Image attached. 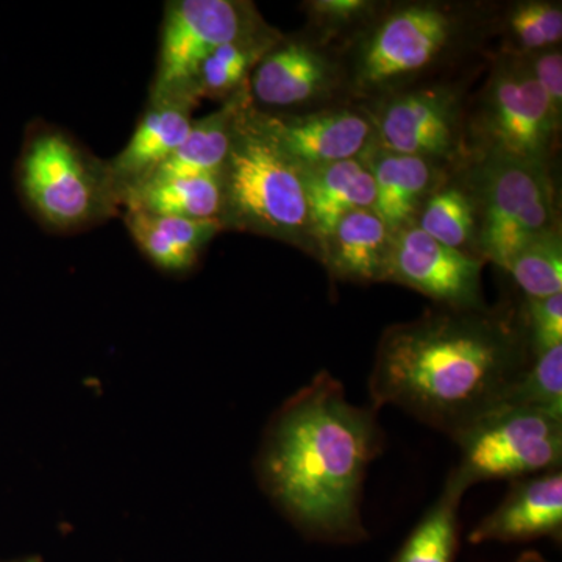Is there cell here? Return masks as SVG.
Returning <instances> with one entry per match:
<instances>
[{
  "mask_svg": "<svg viewBox=\"0 0 562 562\" xmlns=\"http://www.w3.org/2000/svg\"><path fill=\"white\" fill-rule=\"evenodd\" d=\"M128 209L158 216L192 221H222L224 179L222 173L146 180L122 194Z\"/></svg>",
  "mask_w": 562,
  "mask_h": 562,
  "instance_id": "18",
  "label": "cell"
},
{
  "mask_svg": "<svg viewBox=\"0 0 562 562\" xmlns=\"http://www.w3.org/2000/svg\"><path fill=\"white\" fill-rule=\"evenodd\" d=\"M506 271L512 273L528 299L562 294V246L557 231L524 247Z\"/></svg>",
  "mask_w": 562,
  "mask_h": 562,
  "instance_id": "24",
  "label": "cell"
},
{
  "mask_svg": "<svg viewBox=\"0 0 562 562\" xmlns=\"http://www.w3.org/2000/svg\"><path fill=\"white\" fill-rule=\"evenodd\" d=\"M452 33V22L435 7L414 5L391 14L362 54L361 77L383 85L430 65Z\"/></svg>",
  "mask_w": 562,
  "mask_h": 562,
  "instance_id": "10",
  "label": "cell"
},
{
  "mask_svg": "<svg viewBox=\"0 0 562 562\" xmlns=\"http://www.w3.org/2000/svg\"><path fill=\"white\" fill-rule=\"evenodd\" d=\"M392 235L372 210L347 214L328 239L333 272L347 280H384Z\"/></svg>",
  "mask_w": 562,
  "mask_h": 562,
  "instance_id": "20",
  "label": "cell"
},
{
  "mask_svg": "<svg viewBox=\"0 0 562 562\" xmlns=\"http://www.w3.org/2000/svg\"><path fill=\"white\" fill-rule=\"evenodd\" d=\"M330 66L302 43L277 47L258 61L251 91L265 105L291 106L317 98L330 83Z\"/></svg>",
  "mask_w": 562,
  "mask_h": 562,
  "instance_id": "17",
  "label": "cell"
},
{
  "mask_svg": "<svg viewBox=\"0 0 562 562\" xmlns=\"http://www.w3.org/2000/svg\"><path fill=\"white\" fill-rule=\"evenodd\" d=\"M558 122L530 69L502 70L492 81L483 124L495 158L543 168Z\"/></svg>",
  "mask_w": 562,
  "mask_h": 562,
  "instance_id": "8",
  "label": "cell"
},
{
  "mask_svg": "<svg viewBox=\"0 0 562 562\" xmlns=\"http://www.w3.org/2000/svg\"><path fill=\"white\" fill-rule=\"evenodd\" d=\"M0 562H40L38 558H24V560H9V561H2Z\"/></svg>",
  "mask_w": 562,
  "mask_h": 562,
  "instance_id": "32",
  "label": "cell"
},
{
  "mask_svg": "<svg viewBox=\"0 0 562 562\" xmlns=\"http://www.w3.org/2000/svg\"><path fill=\"white\" fill-rule=\"evenodd\" d=\"M376 409L353 405L328 372L292 394L272 414L255 458L266 497L299 531L327 542L368 536L362 487L383 449Z\"/></svg>",
  "mask_w": 562,
  "mask_h": 562,
  "instance_id": "1",
  "label": "cell"
},
{
  "mask_svg": "<svg viewBox=\"0 0 562 562\" xmlns=\"http://www.w3.org/2000/svg\"><path fill=\"white\" fill-rule=\"evenodd\" d=\"M468 487L450 473L435 505L414 528L395 562H453L460 535V505Z\"/></svg>",
  "mask_w": 562,
  "mask_h": 562,
  "instance_id": "22",
  "label": "cell"
},
{
  "mask_svg": "<svg viewBox=\"0 0 562 562\" xmlns=\"http://www.w3.org/2000/svg\"><path fill=\"white\" fill-rule=\"evenodd\" d=\"M250 24L246 7L232 0H177L168 3L151 98L173 92L188 94L202 63L217 47L254 33Z\"/></svg>",
  "mask_w": 562,
  "mask_h": 562,
  "instance_id": "7",
  "label": "cell"
},
{
  "mask_svg": "<svg viewBox=\"0 0 562 562\" xmlns=\"http://www.w3.org/2000/svg\"><path fill=\"white\" fill-rule=\"evenodd\" d=\"M505 405L524 406L562 417V346L532 357Z\"/></svg>",
  "mask_w": 562,
  "mask_h": 562,
  "instance_id": "26",
  "label": "cell"
},
{
  "mask_svg": "<svg viewBox=\"0 0 562 562\" xmlns=\"http://www.w3.org/2000/svg\"><path fill=\"white\" fill-rule=\"evenodd\" d=\"M369 169L375 181L372 211L394 236L409 227L422 198L430 190V162L427 158L384 151Z\"/></svg>",
  "mask_w": 562,
  "mask_h": 562,
  "instance_id": "19",
  "label": "cell"
},
{
  "mask_svg": "<svg viewBox=\"0 0 562 562\" xmlns=\"http://www.w3.org/2000/svg\"><path fill=\"white\" fill-rule=\"evenodd\" d=\"M241 106L243 103L231 102L225 109L192 122L191 131L179 149L140 181L224 172Z\"/></svg>",
  "mask_w": 562,
  "mask_h": 562,
  "instance_id": "21",
  "label": "cell"
},
{
  "mask_svg": "<svg viewBox=\"0 0 562 562\" xmlns=\"http://www.w3.org/2000/svg\"><path fill=\"white\" fill-rule=\"evenodd\" d=\"M18 180L33 213L57 231L102 220L120 199L109 169L98 168L61 132H38L27 140Z\"/></svg>",
  "mask_w": 562,
  "mask_h": 562,
  "instance_id": "4",
  "label": "cell"
},
{
  "mask_svg": "<svg viewBox=\"0 0 562 562\" xmlns=\"http://www.w3.org/2000/svg\"><path fill=\"white\" fill-rule=\"evenodd\" d=\"M461 461L453 476L465 487L498 479H527L561 469L562 417L505 405L454 439Z\"/></svg>",
  "mask_w": 562,
  "mask_h": 562,
  "instance_id": "5",
  "label": "cell"
},
{
  "mask_svg": "<svg viewBox=\"0 0 562 562\" xmlns=\"http://www.w3.org/2000/svg\"><path fill=\"white\" fill-rule=\"evenodd\" d=\"M517 562H546L538 553H525L517 560Z\"/></svg>",
  "mask_w": 562,
  "mask_h": 562,
  "instance_id": "31",
  "label": "cell"
},
{
  "mask_svg": "<svg viewBox=\"0 0 562 562\" xmlns=\"http://www.w3.org/2000/svg\"><path fill=\"white\" fill-rule=\"evenodd\" d=\"M222 179L224 211L243 227L283 239L310 233L301 168L269 138L258 117L239 111Z\"/></svg>",
  "mask_w": 562,
  "mask_h": 562,
  "instance_id": "3",
  "label": "cell"
},
{
  "mask_svg": "<svg viewBox=\"0 0 562 562\" xmlns=\"http://www.w3.org/2000/svg\"><path fill=\"white\" fill-rule=\"evenodd\" d=\"M475 205L460 188L450 187L436 192L425 203L420 225L435 241L461 250L475 235Z\"/></svg>",
  "mask_w": 562,
  "mask_h": 562,
  "instance_id": "25",
  "label": "cell"
},
{
  "mask_svg": "<svg viewBox=\"0 0 562 562\" xmlns=\"http://www.w3.org/2000/svg\"><path fill=\"white\" fill-rule=\"evenodd\" d=\"M384 280L413 288L447 308H482V262L435 241L419 227L392 236Z\"/></svg>",
  "mask_w": 562,
  "mask_h": 562,
  "instance_id": "9",
  "label": "cell"
},
{
  "mask_svg": "<svg viewBox=\"0 0 562 562\" xmlns=\"http://www.w3.org/2000/svg\"><path fill=\"white\" fill-rule=\"evenodd\" d=\"M527 319L532 357L562 346V294L528 299Z\"/></svg>",
  "mask_w": 562,
  "mask_h": 562,
  "instance_id": "28",
  "label": "cell"
},
{
  "mask_svg": "<svg viewBox=\"0 0 562 562\" xmlns=\"http://www.w3.org/2000/svg\"><path fill=\"white\" fill-rule=\"evenodd\" d=\"M258 120L276 146L301 169L355 160L373 135L371 122L351 111Z\"/></svg>",
  "mask_w": 562,
  "mask_h": 562,
  "instance_id": "11",
  "label": "cell"
},
{
  "mask_svg": "<svg viewBox=\"0 0 562 562\" xmlns=\"http://www.w3.org/2000/svg\"><path fill=\"white\" fill-rule=\"evenodd\" d=\"M195 105L198 101L187 92L151 98V105L127 146L106 168L120 199L179 149L191 131V111Z\"/></svg>",
  "mask_w": 562,
  "mask_h": 562,
  "instance_id": "12",
  "label": "cell"
},
{
  "mask_svg": "<svg viewBox=\"0 0 562 562\" xmlns=\"http://www.w3.org/2000/svg\"><path fill=\"white\" fill-rule=\"evenodd\" d=\"M265 41L254 33L217 47L195 72L188 94L199 98H221L238 90L255 63L265 57Z\"/></svg>",
  "mask_w": 562,
  "mask_h": 562,
  "instance_id": "23",
  "label": "cell"
},
{
  "mask_svg": "<svg viewBox=\"0 0 562 562\" xmlns=\"http://www.w3.org/2000/svg\"><path fill=\"white\" fill-rule=\"evenodd\" d=\"M387 151L443 157L453 149L454 105L442 91H417L387 103L379 120Z\"/></svg>",
  "mask_w": 562,
  "mask_h": 562,
  "instance_id": "14",
  "label": "cell"
},
{
  "mask_svg": "<svg viewBox=\"0 0 562 562\" xmlns=\"http://www.w3.org/2000/svg\"><path fill=\"white\" fill-rule=\"evenodd\" d=\"M483 183L482 249L508 268L528 244L553 232V199L543 168L495 158Z\"/></svg>",
  "mask_w": 562,
  "mask_h": 562,
  "instance_id": "6",
  "label": "cell"
},
{
  "mask_svg": "<svg viewBox=\"0 0 562 562\" xmlns=\"http://www.w3.org/2000/svg\"><path fill=\"white\" fill-rule=\"evenodd\" d=\"M312 9L316 11L317 16L325 18V20L342 21L358 16L368 9V2H362V0H319V2L313 3Z\"/></svg>",
  "mask_w": 562,
  "mask_h": 562,
  "instance_id": "30",
  "label": "cell"
},
{
  "mask_svg": "<svg viewBox=\"0 0 562 562\" xmlns=\"http://www.w3.org/2000/svg\"><path fill=\"white\" fill-rule=\"evenodd\" d=\"M513 35L525 50H546L560 43L562 13L560 5L528 2L517 7L509 18Z\"/></svg>",
  "mask_w": 562,
  "mask_h": 562,
  "instance_id": "27",
  "label": "cell"
},
{
  "mask_svg": "<svg viewBox=\"0 0 562 562\" xmlns=\"http://www.w3.org/2000/svg\"><path fill=\"white\" fill-rule=\"evenodd\" d=\"M125 220L132 238L151 265L176 276L192 271L203 247L224 227L220 220H183L133 209Z\"/></svg>",
  "mask_w": 562,
  "mask_h": 562,
  "instance_id": "16",
  "label": "cell"
},
{
  "mask_svg": "<svg viewBox=\"0 0 562 562\" xmlns=\"http://www.w3.org/2000/svg\"><path fill=\"white\" fill-rule=\"evenodd\" d=\"M532 77L546 92L550 105L558 120L562 110V58L560 52H543L532 60L530 68Z\"/></svg>",
  "mask_w": 562,
  "mask_h": 562,
  "instance_id": "29",
  "label": "cell"
},
{
  "mask_svg": "<svg viewBox=\"0 0 562 562\" xmlns=\"http://www.w3.org/2000/svg\"><path fill=\"white\" fill-rule=\"evenodd\" d=\"M561 469L513 484L501 505L473 528L469 541L516 542L561 535Z\"/></svg>",
  "mask_w": 562,
  "mask_h": 562,
  "instance_id": "13",
  "label": "cell"
},
{
  "mask_svg": "<svg viewBox=\"0 0 562 562\" xmlns=\"http://www.w3.org/2000/svg\"><path fill=\"white\" fill-rule=\"evenodd\" d=\"M308 205L310 233L327 243L347 214L372 210L375 181L371 169L358 160L301 169Z\"/></svg>",
  "mask_w": 562,
  "mask_h": 562,
  "instance_id": "15",
  "label": "cell"
},
{
  "mask_svg": "<svg viewBox=\"0 0 562 562\" xmlns=\"http://www.w3.org/2000/svg\"><path fill=\"white\" fill-rule=\"evenodd\" d=\"M531 360L528 339L508 321L482 308L430 313L384 333L371 406H395L454 441L505 405Z\"/></svg>",
  "mask_w": 562,
  "mask_h": 562,
  "instance_id": "2",
  "label": "cell"
}]
</instances>
